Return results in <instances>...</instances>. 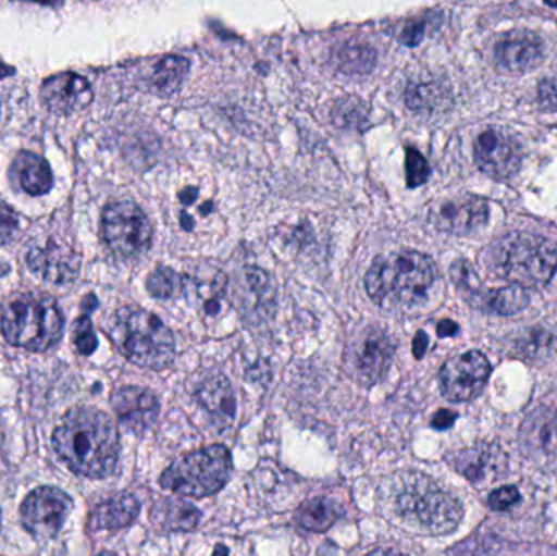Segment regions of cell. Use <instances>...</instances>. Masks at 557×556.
Returning a JSON list of instances; mask_svg holds the SVG:
<instances>
[{"instance_id":"74e56055","label":"cell","mask_w":557,"mask_h":556,"mask_svg":"<svg viewBox=\"0 0 557 556\" xmlns=\"http://www.w3.org/2000/svg\"><path fill=\"white\" fill-rule=\"evenodd\" d=\"M422 36H424V23H414V25L406 26L399 38H401L403 45L416 46L421 42Z\"/></svg>"},{"instance_id":"4dcf8cb0","label":"cell","mask_w":557,"mask_h":556,"mask_svg":"<svg viewBox=\"0 0 557 556\" xmlns=\"http://www.w3.org/2000/svg\"><path fill=\"white\" fill-rule=\"evenodd\" d=\"M431 175L428 160L414 147L406 149V183L409 188H418L424 185Z\"/></svg>"},{"instance_id":"44dd1931","label":"cell","mask_w":557,"mask_h":556,"mask_svg":"<svg viewBox=\"0 0 557 556\" xmlns=\"http://www.w3.org/2000/svg\"><path fill=\"white\" fill-rule=\"evenodd\" d=\"M195 293L196 299L201 302L202 309L209 316H218L221 310V300L227 291V277L215 267H199L191 276L183 277V287H188Z\"/></svg>"},{"instance_id":"8fae6325","label":"cell","mask_w":557,"mask_h":556,"mask_svg":"<svg viewBox=\"0 0 557 556\" xmlns=\"http://www.w3.org/2000/svg\"><path fill=\"white\" fill-rule=\"evenodd\" d=\"M67 493L52 486H41L26 496L20 508L22 524L36 539H52L59 534L72 511Z\"/></svg>"},{"instance_id":"277c9868","label":"cell","mask_w":557,"mask_h":556,"mask_svg":"<svg viewBox=\"0 0 557 556\" xmlns=\"http://www.w3.org/2000/svg\"><path fill=\"white\" fill-rule=\"evenodd\" d=\"M108 335L117 351L140 368L163 371L175 361L176 343L172 330L140 307H123L114 313Z\"/></svg>"},{"instance_id":"4316f807","label":"cell","mask_w":557,"mask_h":556,"mask_svg":"<svg viewBox=\"0 0 557 556\" xmlns=\"http://www.w3.org/2000/svg\"><path fill=\"white\" fill-rule=\"evenodd\" d=\"M493 464L494 450L487 449L486 446H478L458 454L454 467L465 479L476 483L486 479L487 472L493 469Z\"/></svg>"},{"instance_id":"d4e9b609","label":"cell","mask_w":557,"mask_h":556,"mask_svg":"<svg viewBox=\"0 0 557 556\" xmlns=\"http://www.w3.org/2000/svg\"><path fill=\"white\" fill-rule=\"evenodd\" d=\"M523 443L536 453H549L557 447V417L549 411H536L522 431Z\"/></svg>"},{"instance_id":"ee69618b","label":"cell","mask_w":557,"mask_h":556,"mask_svg":"<svg viewBox=\"0 0 557 556\" xmlns=\"http://www.w3.org/2000/svg\"><path fill=\"white\" fill-rule=\"evenodd\" d=\"M98 556H116V555L111 554V552H104V554H100Z\"/></svg>"},{"instance_id":"d6a6232c","label":"cell","mask_w":557,"mask_h":556,"mask_svg":"<svg viewBox=\"0 0 557 556\" xmlns=\"http://www.w3.org/2000/svg\"><path fill=\"white\" fill-rule=\"evenodd\" d=\"M451 277H454L455 284H457L461 291H467L468 296H476V273H474L473 268H471L467 261H457V263L451 267Z\"/></svg>"},{"instance_id":"1f68e13d","label":"cell","mask_w":557,"mask_h":556,"mask_svg":"<svg viewBox=\"0 0 557 556\" xmlns=\"http://www.w3.org/2000/svg\"><path fill=\"white\" fill-rule=\"evenodd\" d=\"M74 342L81 355L88 356L97 349V336H95L90 320L87 317L75 323Z\"/></svg>"},{"instance_id":"8992f818","label":"cell","mask_w":557,"mask_h":556,"mask_svg":"<svg viewBox=\"0 0 557 556\" xmlns=\"http://www.w3.org/2000/svg\"><path fill=\"white\" fill-rule=\"evenodd\" d=\"M491 270L522 287H540L553 280L557 270L556 245L536 234L506 235L491 247Z\"/></svg>"},{"instance_id":"e0dca14e","label":"cell","mask_w":557,"mask_h":556,"mask_svg":"<svg viewBox=\"0 0 557 556\" xmlns=\"http://www.w3.org/2000/svg\"><path fill=\"white\" fill-rule=\"evenodd\" d=\"M41 97L52 113L71 114L90 104L94 91L87 78L74 72H62L42 84Z\"/></svg>"},{"instance_id":"83f0119b","label":"cell","mask_w":557,"mask_h":556,"mask_svg":"<svg viewBox=\"0 0 557 556\" xmlns=\"http://www.w3.org/2000/svg\"><path fill=\"white\" fill-rule=\"evenodd\" d=\"M336 67L344 74L363 75L369 74L376 64V54L367 45H347L336 52Z\"/></svg>"},{"instance_id":"52a82bcc","label":"cell","mask_w":557,"mask_h":556,"mask_svg":"<svg viewBox=\"0 0 557 556\" xmlns=\"http://www.w3.org/2000/svg\"><path fill=\"white\" fill-rule=\"evenodd\" d=\"M232 467L231 450L222 444H214L173 462L160 477V485L182 496L206 498L224 489Z\"/></svg>"},{"instance_id":"7a4b0ae2","label":"cell","mask_w":557,"mask_h":556,"mask_svg":"<svg viewBox=\"0 0 557 556\" xmlns=\"http://www.w3.org/2000/svg\"><path fill=\"white\" fill-rule=\"evenodd\" d=\"M55 453L65 466L87 479L113 475L120 460V434L104 411L74 408L52 434Z\"/></svg>"},{"instance_id":"f1b7e54d","label":"cell","mask_w":557,"mask_h":556,"mask_svg":"<svg viewBox=\"0 0 557 556\" xmlns=\"http://www.w3.org/2000/svg\"><path fill=\"white\" fill-rule=\"evenodd\" d=\"M487 304H490V309L499 316H516L529 306L530 296L525 287L510 284V286L496 291Z\"/></svg>"},{"instance_id":"7bdbcfd3","label":"cell","mask_w":557,"mask_h":556,"mask_svg":"<svg viewBox=\"0 0 557 556\" xmlns=\"http://www.w3.org/2000/svg\"><path fill=\"white\" fill-rule=\"evenodd\" d=\"M212 556H228V548L224 547V545H218Z\"/></svg>"},{"instance_id":"d6986e66","label":"cell","mask_w":557,"mask_h":556,"mask_svg":"<svg viewBox=\"0 0 557 556\" xmlns=\"http://www.w3.org/2000/svg\"><path fill=\"white\" fill-rule=\"evenodd\" d=\"M196 398L219 427H231L234 423L237 398L225 375L214 374L206 378L196 391Z\"/></svg>"},{"instance_id":"484cf974","label":"cell","mask_w":557,"mask_h":556,"mask_svg":"<svg viewBox=\"0 0 557 556\" xmlns=\"http://www.w3.org/2000/svg\"><path fill=\"white\" fill-rule=\"evenodd\" d=\"M188 72V59L183 55H166L156 65L152 82L160 94L172 95L180 90Z\"/></svg>"},{"instance_id":"5b68a950","label":"cell","mask_w":557,"mask_h":556,"mask_svg":"<svg viewBox=\"0 0 557 556\" xmlns=\"http://www.w3.org/2000/svg\"><path fill=\"white\" fill-rule=\"evenodd\" d=\"M0 329L10 345L42 353L62 338L64 319L58 304L46 294H16L3 304Z\"/></svg>"},{"instance_id":"ba28073f","label":"cell","mask_w":557,"mask_h":556,"mask_svg":"<svg viewBox=\"0 0 557 556\" xmlns=\"http://www.w3.org/2000/svg\"><path fill=\"white\" fill-rule=\"evenodd\" d=\"M101 232L113 254L121 258H136L152 244V224L136 202L113 201L101 215Z\"/></svg>"},{"instance_id":"b9f144b4","label":"cell","mask_w":557,"mask_h":556,"mask_svg":"<svg viewBox=\"0 0 557 556\" xmlns=\"http://www.w3.org/2000/svg\"><path fill=\"white\" fill-rule=\"evenodd\" d=\"M366 556H406L401 552L389 551V548H379V551L370 552Z\"/></svg>"},{"instance_id":"f546056e","label":"cell","mask_w":557,"mask_h":556,"mask_svg":"<svg viewBox=\"0 0 557 556\" xmlns=\"http://www.w3.org/2000/svg\"><path fill=\"white\" fill-rule=\"evenodd\" d=\"M147 289L150 296L157 299H172L180 289H183V277L172 268L159 267L147 280Z\"/></svg>"},{"instance_id":"ab89813d","label":"cell","mask_w":557,"mask_h":556,"mask_svg":"<svg viewBox=\"0 0 557 556\" xmlns=\"http://www.w3.org/2000/svg\"><path fill=\"white\" fill-rule=\"evenodd\" d=\"M429 348V336L424 332H418L414 342H412V353L416 359L424 358L425 351Z\"/></svg>"},{"instance_id":"ffe728a7","label":"cell","mask_w":557,"mask_h":556,"mask_svg":"<svg viewBox=\"0 0 557 556\" xmlns=\"http://www.w3.org/2000/svg\"><path fill=\"white\" fill-rule=\"evenodd\" d=\"M140 503L136 496L121 493L98 505L88 518L91 531H117L127 528L139 516Z\"/></svg>"},{"instance_id":"2e32d148","label":"cell","mask_w":557,"mask_h":556,"mask_svg":"<svg viewBox=\"0 0 557 556\" xmlns=\"http://www.w3.org/2000/svg\"><path fill=\"white\" fill-rule=\"evenodd\" d=\"M235 300L238 309L247 316L267 319L276 309L273 277L260 268H245L235 284Z\"/></svg>"},{"instance_id":"d590c367","label":"cell","mask_w":557,"mask_h":556,"mask_svg":"<svg viewBox=\"0 0 557 556\" xmlns=\"http://www.w3.org/2000/svg\"><path fill=\"white\" fill-rule=\"evenodd\" d=\"M441 91L434 85H421L416 90L408 91V103L412 108L429 107V103H437Z\"/></svg>"},{"instance_id":"e575fe53","label":"cell","mask_w":557,"mask_h":556,"mask_svg":"<svg viewBox=\"0 0 557 556\" xmlns=\"http://www.w3.org/2000/svg\"><path fill=\"white\" fill-rule=\"evenodd\" d=\"M18 232V218L9 206L0 202V247L10 244Z\"/></svg>"},{"instance_id":"ac0fdd59","label":"cell","mask_w":557,"mask_h":556,"mask_svg":"<svg viewBox=\"0 0 557 556\" xmlns=\"http://www.w3.org/2000/svg\"><path fill=\"white\" fill-rule=\"evenodd\" d=\"M496 64L504 71L519 74L543 61V42L535 33L517 29L504 36L494 49Z\"/></svg>"},{"instance_id":"9a60e30c","label":"cell","mask_w":557,"mask_h":556,"mask_svg":"<svg viewBox=\"0 0 557 556\" xmlns=\"http://www.w3.org/2000/svg\"><path fill=\"white\" fill-rule=\"evenodd\" d=\"M111 407L127 430L144 433L156 423L160 401L149 388L121 387L111 397Z\"/></svg>"},{"instance_id":"7c38bea8","label":"cell","mask_w":557,"mask_h":556,"mask_svg":"<svg viewBox=\"0 0 557 556\" xmlns=\"http://www.w3.org/2000/svg\"><path fill=\"white\" fill-rule=\"evenodd\" d=\"M474 160L491 178L507 180L519 172L522 153L519 144L509 134L491 127L478 136L474 143Z\"/></svg>"},{"instance_id":"6da1fadb","label":"cell","mask_w":557,"mask_h":556,"mask_svg":"<svg viewBox=\"0 0 557 556\" xmlns=\"http://www.w3.org/2000/svg\"><path fill=\"white\" fill-rule=\"evenodd\" d=\"M379 505L386 518L416 534H448L463 519L461 503L419 472L398 473L382 483Z\"/></svg>"},{"instance_id":"603a6c76","label":"cell","mask_w":557,"mask_h":556,"mask_svg":"<svg viewBox=\"0 0 557 556\" xmlns=\"http://www.w3.org/2000/svg\"><path fill=\"white\" fill-rule=\"evenodd\" d=\"M153 521L166 531H195L201 521V511L183 499L165 498L153 508Z\"/></svg>"},{"instance_id":"4fadbf2b","label":"cell","mask_w":557,"mask_h":556,"mask_svg":"<svg viewBox=\"0 0 557 556\" xmlns=\"http://www.w3.org/2000/svg\"><path fill=\"white\" fill-rule=\"evenodd\" d=\"M432 224L442 232L468 235L480 231L490 219L486 199L474 195L455 196L435 206L431 211Z\"/></svg>"},{"instance_id":"cb8c5ba5","label":"cell","mask_w":557,"mask_h":556,"mask_svg":"<svg viewBox=\"0 0 557 556\" xmlns=\"http://www.w3.org/2000/svg\"><path fill=\"white\" fill-rule=\"evenodd\" d=\"M343 509L331 498H314L304 503L295 511V521L300 528L311 532H326L336 524Z\"/></svg>"},{"instance_id":"7402d4cb","label":"cell","mask_w":557,"mask_h":556,"mask_svg":"<svg viewBox=\"0 0 557 556\" xmlns=\"http://www.w3.org/2000/svg\"><path fill=\"white\" fill-rule=\"evenodd\" d=\"M13 170L18 176L22 188L28 195L41 196L51 189L52 173L49 163L35 152H20L13 162Z\"/></svg>"},{"instance_id":"30bf717a","label":"cell","mask_w":557,"mask_h":556,"mask_svg":"<svg viewBox=\"0 0 557 556\" xmlns=\"http://www.w3.org/2000/svg\"><path fill=\"white\" fill-rule=\"evenodd\" d=\"M491 372V362L481 351L455 356L448 359L438 372L442 395L457 404L474 400L486 387Z\"/></svg>"},{"instance_id":"836d02e7","label":"cell","mask_w":557,"mask_h":556,"mask_svg":"<svg viewBox=\"0 0 557 556\" xmlns=\"http://www.w3.org/2000/svg\"><path fill=\"white\" fill-rule=\"evenodd\" d=\"M520 502V492L517 486H503L494 490L487 498V505L493 511H507Z\"/></svg>"},{"instance_id":"3957f363","label":"cell","mask_w":557,"mask_h":556,"mask_svg":"<svg viewBox=\"0 0 557 556\" xmlns=\"http://www.w3.org/2000/svg\"><path fill=\"white\" fill-rule=\"evenodd\" d=\"M434 261L416 250L393 251L375 258L366 274L370 299L385 310L409 309L424 302L434 286Z\"/></svg>"},{"instance_id":"5bb4252c","label":"cell","mask_w":557,"mask_h":556,"mask_svg":"<svg viewBox=\"0 0 557 556\" xmlns=\"http://www.w3.org/2000/svg\"><path fill=\"white\" fill-rule=\"evenodd\" d=\"M28 268L46 283L69 284L78 276L81 258L64 244L49 240L48 244L32 248L28 257Z\"/></svg>"},{"instance_id":"f35d334b","label":"cell","mask_w":557,"mask_h":556,"mask_svg":"<svg viewBox=\"0 0 557 556\" xmlns=\"http://www.w3.org/2000/svg\"><path fill=\"white\" fill-rule=\"evenodd\" d=\"M458 420V415L450 410H438L432 418V427L438 431L450 430L455 421Z\"/></svg>"},{"instance_id":"8d00e7d4","label":"cell","mask_w":557,"mask_h":556,"mask_svg":"<svg viewBox=\"0 0 557 556\" xmlns=\"http://www.w3.org/2000/svg\"><path fill=\"white\" fill-rule=\"evenodd\" d=\"M540 101L546 110L557 111V81L545 78L540 84Z\"/></svg>"},{"instance_id":"60d3db41","label":"cell","mask_w":557,"mask_h":556,"mask_svg":"<svg viewBox=\"0 0 557 556\" xmlns=\"http://www.w3.org/2000/svg\"><path fill=\"white\" fill-rule=\"evenodd\" d=\"M458 325L455 322H451V320H442L441 323L437 325V335L441 336V338H447V336H455L458 333Z\"/></svg>"},{"instance_id":"9c48e42d","label":"cell","mask_w":557,"mask_h":556,"mask_svg":"<svg viewBox=\"0 0 557 556\" xmlns=\"http://www.w3.org/2000/svg\"><path fill=\"white\" fill-rule=\"evenodd\" d=\"M396 345L392 336L380 326H367L357 333L344 353L347 374L363 387L379 384L395 356Z\"/></svg>"}]
</instances>
